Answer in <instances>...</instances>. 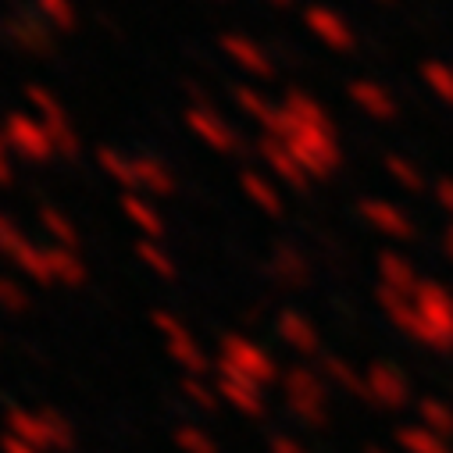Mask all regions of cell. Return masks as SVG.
Returning a JSON list of instances; mask_svg holds the SVG:
<instances>
[{
    "label": "cell",
    "instance_id": "cell-3",
    "mask_svg": "<svg viewBox=\"0 0 453 453\" xmlns=\"http://www.w3.org/2000/svg\"><path fill=\"white\" fill-rule=\"evenodd\" d=\"M365 214H368L375 225H382V229H386L393 240H403V233H407V236L414 233L411 218H407V221H396V211H393V203H368V207H365Z\"/></svg>",
    "mask_w": 453,
    "mask_h": 453
},
{
    "label": "cell",
    "instance_id": "cell-4",
    "mask_svg": "<svg viewBox=\"0 0 453 453\" xmlns=\"http://www.w3.org/2000/svg\"><path fill=\"white\" fill-rule=\"evenodd\" d=\"M272 4H279V8H282V4H289V0H272Z\"/></svg>",
    "mask_w": 453,
    "mask_h": 453
},
{
    "label": "cell",
    "instance_id": "cell-2",
    "mask_svg": "<svg viewBox=\"0 0 453 453\" xmlns=\"http://www.w3.org/2000/svg\"><path fill=\"white\" fill-rule=\"evenodd\" d=\"M354 100L368 111V115H379V119H393V100L386 96V89H375L372 82H357L354 86Z\"/></svg>",
    "mask_w": 453,
    "mask_h": 453
},
{
    "label": "cell",
    "instance_id": "cell-1",
    "mask_svg": "<svg viewBox=\"0 0 453 453\" xmlns=\"http://www.w3.org/2000/svg\"><path fill=\"white\" fill-rule=\"evenodd\" d=\"M307 26L318 33V40H325L328 47H335V50H347L350 43H354V29L339 19V15H332L328 8H314V12H307Z\"/></svg>",
    "mask_w": 453,
    "mask_h": 453
}]
</instances>
